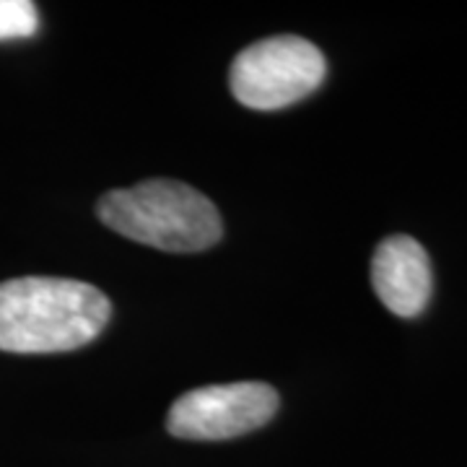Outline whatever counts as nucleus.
Instances as JSON below:
<instances>
[{
    "instance_id": "2",
    "label": "nucleus",
    "mask_w": 467,
    "mask_h": 467,
    "mask_svg": "<svg viewBox=\"0 0 467 467\" xmlns=\"http://www.w3.org/2000/svg\"><path fill=\"white\" fill-rule=\"evenodd\" d=\"M97 216L107 229L164 252H202L223 234L211 198L177 180L112 190L97 202Z\"/></svg>"
},
{
    "instance_id": "6",
    "label": "nucleus",
    "mask_w": 467,
    "mask_h": 467,
    "mask_svg": "<svg viewBox=\"0 0 467 467\" xmlns=\"http://www.w3.org/2000/svg\"><path fill=\"white\" fill-rule=\"evenodd\" d=\"M39 26V14L32 0H0V42L32 36Z\"/></svg>"
},
{
    "instance_id": "4",
    "label": "nucleus",
    "mask_w": 467,
    "mask_h": 467,
    "mask_svg": "<svg viewBox=\"0 0 467 467\" xmlns=\"http://www.w3.org/2000/svg\"><path fill=\"white\" fill-rule=\"evenodd\" d=\"M278 392L265 382L211 384L182 395L167 416L169 434L190 441H223L265 426Z\"/></svg>"
},
{
    "instance_id": "1",
    "label": "nucleus",
    "mask_w": 467,
    "mask_h": 467,
    "mask_svg": "<svg viewBox=\"0 0 467 467\" xmlns=\"http://www.w3.org/2000/svg\"><path fill=\"white\" fill-rule=\"evenodd\" d=\"M112 304L97 285L73 278H14L0 284V350L60 353L91 343Z\"/></svg>"
},
{
    "instance_id": "5",
    "label": "nucleus",
    "mask_w": 467,
    "mask_h": 467,
    "mask_svg": "<svg viewBox=\"0 0 467 467\" xmlns=\"http://www.w3.org/2000/svg\"><path fill=\"white\" fill-rule=\"evenodd\" d=\"M371 285L392 315L402 319L418 317L434 288L429 252L405 234L384 239L371 260Z\"/></svg>"
},
{
    "instance_id": "3",
    "label": "nucleus",
    "mask_w": 467,
    "mask_h": 467,
    "mask_svg": "<svg viewBox=\"0 0 467 467\" xmlns=\"http://www.w3.org/2000/svg\"><path fill=\"white\" fill-rule=\"evenodd\" d=\"M325 55L294 34L254 42L232 63V94L257 112H275L306 99L325 81Z\"/></svg>"
}]
</instances>
